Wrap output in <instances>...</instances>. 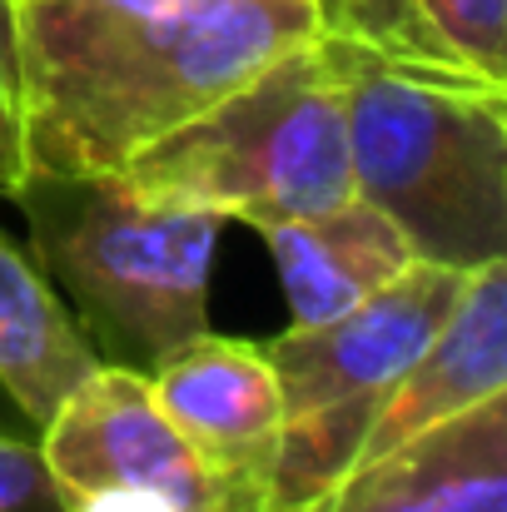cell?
<instances>
[{"label":"cell","mask_w":507,"mask_h":512,"mask_svg":"<svg viewBox=\"0 0 507 512\" xmlns=\"http://www.w3.org/2000/svg\"><path fill=\"white\" fill-rule=\"evenodd\" d=\"M319 30V0H15L20 174H120Z\"/></svg>","instance_id":"6da1fadb"},{"label":"cell","mask_w":507,"mask_h":512,"mask_svg":"<svg viewBox=\"0 0 507 512\" xmlns=\"http://www.w3.org/2000/svg\"><path fill=\"white\" fill-rule=\"evenodd\" d=\"M324 35L348 75L353 194L383 209L418 259H507V85Z\"/></svg>","instance_id":"7a4b0ae2"},{"label":"cell","mask_w":507,"mask_h":512,"mask_svg":"<svg viewBox=\"0 0 507 512\" xmlns=\"http://www.w3.org/2000/svg\"><path fill=\"white\" fill-rule=\"evenodd\" d=\"M30 224L35 264L100 363L155 373L209 329V264L219 214L150 204L120 174H35L10 189Z\"/></svg>","instance_id":"3957f363"},{"label":"cell","mask_w":507,"mask_h":512,"mask_svg":"<svg viewBox=\"0 0 507 512\" xmlns=\"http://www.w3.org/2000/svg\"><path fill=\"white\" fill-rule=\"evenodd\" d=\"M120 179L150 204L209 209L219 219H309L353 199L348 75L319 30L284 50L224 100L145 145Z\"/></svg>","instance_id":"277c9868"},{"label":"cell","mask_w":507,"mask_h":512,"mask_svg":"<svg viewBox=\"0 0 507 512\" xmlns=\"http://www.w3.org/2000/svg\"><path fill=\"white\" fill-rule=\"evenodd\" d=\"M40 463L55 493L70 488H150L179 512H264L219 478L165 418L150 373L100 363L40 428Z\"/></svg>","instance_id":"5b68a950"},{"label":"cell","mask_w":507,"mask_h":512,"mask_svg":"<svg viewBox=\"0 0 507 512\" xmlns=\"http://www.w3.org/2000/svg\"><path fill=\"white\" fill-rule=\"evenodd\" d=\"M473 269L413 259L393 284L353 304L348 314L279 334L269 343L279 393H284V418L334 408L348 398L383 393L453 314L463 284Z\"/></svg>","instance_id":"8992f818"},{"label":"cell","mask_w":507,"mask_h":512,"mask_svg":"<svg viewBox=\"0 0 507 512\" xmlns=\"http://www.w3.org/2000/svg\"><path fill=\"white\" fill-rule=\"evenodd\" d=\"M150 393L194 453L269 512V473L284 428V393L269 348L204 329L150 373Z\"/></svg>","instance_id":"52a82bcc"},{"label":"cell","mask_w":507,"mask_h":512,"mask_svg":"<svg viewBox=\"0 0 507 512\" xmlns=\"http://www.w3.org/2000/svg\"><path fill=\"white\" fill-rule=\"evenodd\" d=\"M507 393V259H488L468 274L453 314L433 343L383 388L363 448L353 458L373 463L418 433L483 408L488 398Z\"/></svg>","instance_id":"ba28073f"},{"label":"cell","mask_w":507,"mask_h":512,"mask_svg":"<svg viewBox=\"0 0 507 512\" xmlns=\"http://www.w3.org/2000/svg\"><path fill=\"white\" fill-rule=\"evenodd\" d=\"M294 512H507V393L348 468Z\"/></svg>","instance_id":"9c48e42d"},{"label":"cell","mask_w":507,"mask_h":512,"mask_svg":"<svg viewBox=\"0 0 507 512\" xmlns=\"http://www.w3.org/2000/svg\"><path fill=\"white\" fill-rule=\"evenodd\" d=\"M279 264L284 299L294 314V329L324 324L393 284L418 254L403 239V229L373 209L368 199H348L338 209L309 214V219H274L254 224Z\"/></svg>","instance_id":"30bf717a"},{"label":"cell","mask_w":507,"mask_h":512,"mask_svg":"<svg viewBox=\"0 0 507 512\" xmlns=\"http://www.w3.org/2000/svg\"><path fill=\"white\" fill-rule=\"evenodd\" d=\"M100 368L95 348L70 319L40 264L0 229V388L5 398L45 428L75 383Z\"/></svg>","instance_id":"8fae6325"},{"label":"cell","mask_w":507,"mask_h":512,"mask_svg":"<svg viewBox=\"0 0 507 512\" xmlns=\"http://www.w3.org/2000/svg\"><path fill=\"white\" fill-rule=\"evenodd\" d=\"M408 5L428 45L448 65L507 85V0H408Z\"/></svg>","instance_id":"7c38bea8"},{"label":"cell","mask_w":507,"mask_h":512,"mask_svg":"<svg viewBox=\"0 0 507 512\" xmlns=\"http://www.w3.org/2000/svg\"><path fill=\"white\" fill-rule=\"evenodd\" d=\"M0 512H60V493L40 463V448L0 433Z\"/></svg>","instance_id":"4fadbf2b"},{"label":"cell","mask_w":507,"mask_h":512,"mask_svg":"<svg viewBox=\"0 0 507 512\" xmlns=\"http://www.w3.org/2000/svg\"><path fill=\"white\" fill-rule=\"evenodd\" d=\"M20 179V55L15 0H0V194Z\"/></svg>","instance_id":"5bb4252c"},{"label":"cell","mask_w":507,"mask_h":512,"mask_svg":"<svg viewBox=\"0 0 507 512\" xmlns=\"http://www.w3.org/2000/svg\"><path fill=\"white\" fill-rule=\"evenodd\" d=\"M60 512H179L150 488H70L60 493Z\"/></svg>","instance_id":"9a60e30c"}]
</instances>
